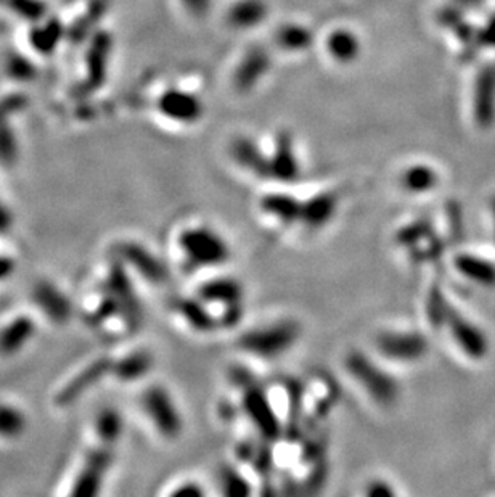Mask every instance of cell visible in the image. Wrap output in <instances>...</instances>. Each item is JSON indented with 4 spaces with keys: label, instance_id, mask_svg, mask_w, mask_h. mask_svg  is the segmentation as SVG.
<instances>
[{
    "label": "cell",
    "instance_id": "6da1fadb",
    "mask_svg": "<svg viewBox=\"0 0 495 497\" xmlns=\"http://www.w3.org/2000/svg\"><path fill=\"white\" fill-rule=\"evenodd\" d=\"M174 249L187 272L219 269L232 258L226 237L207 222L184 224L174 235Z\"/></svg>",
    "mask_w": 495,
    "mask_h": 497
},
{
    "label": "cell",
    "instance_id": "7a4b0ae2",
    "mask_svg": "<svg viewBox=\"0 0 495 497\" xmlns=\"http://www.w3.org/2000/svg\"><path fill=\"white\" fill-rule=\"evenodd\" d=\"M344 372L371 404L391 409L399 402L400 385L379 362V358L360 350H351L344 358Z\"/></svg>",
    "mask_w": 495,
    "mask_h": 497
},
{
    "label": "cell",
    "instance_id": "3957f363",
    "mask_svg": "<svg viewBox=\"0 0 495 497\" xmlns=\"http://www.w3.org/2000/svg\"><path fill=\"white\" fill-rule=\"evenodd\" d=\"M301 335L303 327L296 319H277L241 333L238 348L248 358L272 362L287 356L298 345Z\"/></svg>",
    "mask_w": 495,
    "mask_h": 497
},
{
    "label": "cell",
    "instance_id": "277c9868",
    "mask_svg": "<svg viewBox=\"0 0 495 497\" xmlns=\"http://www.w3.org/2000/svg\"><path fill=\"white\" fill-rule=\"evenodd\" d=\"M211 312L217 330L234 329L245 316V289L235 277H213L195 293Z\"/></svg>",
    "mask_w": 495,
    "mask_h": 497
},
{
    "label": "cell",
    "instance_id": "5b68a950",
    "mask_svg": "<svg viewBox=\"0 0 495 497\" xmlns=\"http://www.w3.org/2000/svg\"><path fill=\"white\" fill-rule=\"evenodd\" d=\"M377 358L392 366H415L427 360L429 340L425 331L409 327H392L375 335Z\"/></svg>",
    "mask_w": 495,
    "mask_h": 497
},
{
    "label": "cell",
    "instance_id": "8992f818",
    "mask_svg": "<svg viewBox=\"0 0 495 497\" xmlns=\"http://www.w3.org/2000/svg\"><path fill=\"white\" fill-rule=\"evenodd\" d=\"M140 411L155 435L163 441H177L184 433V417L171 391L163 385L145 388Z\"/></svg>",
    "mask_w": 495,
    "mask_h": 497
},
{
    "label": "cell",
    "instance_id": "52a82bcc",
    "mask_svg": "<svg viewBox=\"0 0 495 497\" xmlns=\"http://www.w3.org/2000/svg\"><path fill=\"white\" fill-rule=\"evenodd\" d=\"M394 242L398 248L406 255L409 263H433L446 248V238L438 232L433 221L413 219L400 226L394 234Z\"/></svg>",
    "mask_w": 495,
    "mask_h": 497
},
{
    "label": "cell",
    "instance_id": "ba28073f",
    "mask_svg": "<svg viewBox=\"0 0 495 497\" xmlns=\"http://www.w3.org/2000/svg\"><path fill=\"white\" fill-rule=\"evenodd\" d=\"M341 390L330 373L317 370L303 380L301 396V421L306 427H317L337 409Z\"/></svg>",
    "mask_w": 495,
    "mask_h": 497
},
{
    "label": "cell",
    "instance_id": "9c48e42d",
    "mask_svg": "<svg viewBox=\"0 0 495 497\" xmlns=\"http://www.w3.org/2000/svg\"><path fill=\"white\" fill-rule=\"evenodd\" d=\"M440 331H446L455 350L471 362H482L490 352V343L486 331L482 330V327L476 324L475 320L459 311L454 304L450 306Z\"/></svg>",
    "mask_w": 495,
    "mask_h": 497
},
{
    "label": "cell",
    "instance_id": "30bf717a",
    "mask_svg": "<svg viewBox=\"0 0 495 497\" xmlns=\"http://www.w3.org/2000/svg\"><path fill=\"white\" fill-rule=\"evenodd\" d=\"M113 462V448L96 444L83 457V462L77 467L71 478L69 496L89 497L100 494L104 488L105 478L108 475Z\"/></svg>",
    "mask_w": 495,
    "mask_h": 497
},
{
    "label": "cell",
    "instance_id": "8fae6325",
    "mask_svg": "<svg viewBox=\"0 0 495 497\" xmlns=\"http://www.w3.org/2000/svg\"><path fill=\"white\" fill-rule=\"evenodd\" d=\"M241 394H243L241 411L248 421L253 423L258 435H261L262 440L268 441H274L282 435V423L277 419L264 387H258L255 381L249 380L241 390Z\"/></svg>",
    "mask_w": 495,
    "mask_h": 497
},
{
    "label": "cell",
    "instance_id": "7c38bea8",
    "mask_svg": "<svg viewBox=\"0 0 495 497\" xmlns=\"http://www.w3.org/2000/svg\"><path fill=\"white\" fill-rule=\"evenodd\" d=\"M117 259L126 266V269L132 270L134 276L140 280L161 287L169 280V270L166 264L146 248L142 243L124 242L117 247Z\"/></svg>",
    "mask_w": 495,
    "mask_h": 497
},
{
    "label": "cell",
    "instance_id": "4fadbf2b",
    "mask_svg": "<svg viewBox=\"0 0 495 497\" xmlns=\"http://www.w3.org/2000/svg\"><path fill=\"white\" fill-rule=\"evenodd\" d=\"M264 390L283 430H293L296 421H301L303 380L283 377L270 381Z\"/></svg>",
    "mask_w": 495,
    "mask_h": 497
},
{
    "label": "cell",
    "instance_id": "5bb4252c",
    "mask_svg": "<svg viewBox=\"0 0 495 497\" xmlns=\"http://www.w3.org/2000/svg\"><path fill=\"white\" fill-rule=\"evenodd\" d=\"M301 203V198L288 192H270L258 201V213L270 228L287 232L299 228Z\"/></svg>",
    "mask_w": 495,
    "mask_h": 497
},
{
    "label": "cell",
    "instance_id": "9a60e30c",
    "mask_svg": "<svg viewBox=\"0 0 495 497\" xmlns=\"http://www.w3.org/2000/svg\"><path fill=\"white\" fill-rule=\"evenodd\" d=\"M37 324L33 314L15 312L0 322V356L20 354L35 340Z\"/></svg>",
    "mask_w": 495,
    "mask_h": 497
},
{
    "label": "cell",
    "instance_id": "2e32d148",
    "mask_svg": "<svg viewBox=\"0 0 495 497\" xmlns=\"http://www.w3.org/2000/svg\"><path fill=\"white\" fill-rule=\"evenodd\" d=\"M31 299L35 303V309L52 324H66L68 320H71L75 311L71 299L56 285L47 280L35 283L31 293Z\"/></svg>",
    "mask_w": 495,
    "mask_h": 497
},
{
    "label": "cell",
    "instance_id": "e0dca14e",
    "mask_svg": "<svg viewBox=\"0 0 495 497\" xmlns=\"http://www.w3.org/2000/svg\"><path fill=\"white\" fill-rule=\"evenodd\" d=\"M339 211V198L333 192L312 195L301 203L299 228L308 234H317L328 228Z\"/></svg>",
    "mask_w": 495,
    "mask_h": 497
},
{
    "label": "cell",
    "instance_id": "ac0fdd59",
    "mask_svg": "<svg viewBox=\"0 0 495 497\" xmlns=\"http://www.w3.org/2000/svg\"><path fill=\"white\" fill-rule=\"evenodd\" d=\"M111 370V358H96L90 360L89 364L75 373L69 379L66 385H63L58 393H56V404L58 406H66L75 401L79 400L90 387L96 385L98 381L108 377Z\"/></svg>",
    "mask_w": 495,
    "mask_h": 497
},
{
    "label": "cell",
    "instance_id": "d6986e66",
    "mask_svg": "<svg viewBox=\"0 0 495 497\" xmlns=\"http://www.w3.org/2000/svg\"><path fill=\"white\" fill-rule=\"evenodd\" d=\"M452 269L476 287L495 289V261L473 251H460L452 258Z\"/></svg>",
    "mask_w": 495,
    "mask_h": 497
},
{
    "label": "cell",
    "instance_id": "ffe728a7",
    "mask_svg": "<svg viewBox=\"0 0 495 497\" xmlns=\"http://www.w3.org/2000/svg\"><path fill=\"white\" fill-rule=\"evenodd\" d=\"M172 309L179 324L186 327V330L197 335H207L217 330L211 312L207 311V306L197 295L179 298Z\"/></svg>",
    "mask_w": 495,
    "mask_h": 497
},
{
    "label": "cell",
    "instance_id": "44dd1931",
    "mask_svg": "<svg viewBox=\"0 0 495 497\" xmlns=\"http://www.w3.org/2000/svg\"><path fill=\"white\" fill-rule=\"evenodd\" d=\"M153 356L146 350H131L124 352L121 358L111 360L110 377L119 383H134L142 380L152 372Z\"/></svg>",
    "mask_w": 495,
    "mask_h": 497
},
{
    "label": "cell",
    "instance_id": "7402d4cb",
    "mask_svg": "<svg viewBox=\"0 0 495 497\" xmlns=\"http://www.w3.org/2000/svg\"><path fill=\"white\" fill-rule=\"evenodd\" d=\"M92 433L96 436V444L115 448L124 433L123 415L113 408L100 411L94 419Z\"/></svg>",
    "mask_w": 495,
    "mask_h": 497
},
{
    "label": "cell",
    "instance_id": "603a6c76",
    "mask_svg": "<svg viewBox=\"0 0 495 497\" xmlns=\"http://www.w3.org/2000/svg\"><path fill=\"white\" fill-rule=\"evenodd\" d=\"M439 182V174L436 173L431 166H412L400 176L402 190L415 197L431 194L438 188Z\"/></svg>",
    "mask_w": 495,
    "mask_h": 497
},
{
    "label": "cell",
    "instance_id": "cb8c5ba5",
    "mask_svg": "<svg viewBox=\"0 0 495 497\" xmlns=\"http://www.w3.org/2000/svg\"><path fill=\"white\" fill-rule=\"evenodd\" d=\"M28 429V417L15 402L0 401V441H16Z\"/></svg>",
    "mask_w": 495,
    "mask_h": 497
},
{
    "label": "cell",
    "instance_id": "d4e9b609",
    "mask_svg": "<svg viewBox=\"0 0 495 497\" xmlns=\"http://www.w3.org/2000/svg\"><path fill=\"white\" fill-rule=\"evenodd\" d=\"M220 488L226 496H248L253 494V482L247 472L237 467H224L220 470Z\"/></svg>",
    "mask_w": 495,
    "mask_h": 497
},
{
    "label": "cell",
    "instance_id": "484cf974",
    "mask_svg": "<svg viewBox=\"0 0 495 497\" xmlns=\"http://www.w3.org/2000/svg\"><path fill=\"white\" fill-rule=\"evenodd\" d=\"M166 494L171 497H203L207 494V491L203 490V486L198 482L182 480L179 483L174 484Z\"/></svg>",
    "mask_w": 495,
    "mask_h": 497
},
{
    "label": "cell",
    "instance_id": "4316f807",
    "mask_svg": "<svg viewBox=\"0 0 495 497\" xmlns=\"http://www.w3.org/2000/svg\"><path fill=\"white\" fill-rule=\"evenodd\" d=\"M364 494L367 497H394L398 491L394 490V486L388 480L375 478L365 484Z\"/></svg>",
    "mask_w": 495,
    "mask_h": 497
},
{
    "label": "cell",
    "instance_id": "83f0119b",
    "mask_svg": "<svg viewBox=\"0 0 495 497\" xmlns=\"http://www.w3.org/2000/svg\"><path fill=\"white\" fill-rule=\"evenodd\" d=\"M15 269H16V263L14 258L5 253H0V283L7 282L8 279L14 276Z\"/></svg>",
    "mask_w": 495,
    "mask_h": 497
},
{
    "label": "cell",
    "instance_id": "f1b7e54d",
    "mask_svg": "<svg viewBox=\"0 0 495 497\" xmlns=\"http://www.w3.org/2000/svg\"><path fill=\"white\" fill-rule=\"evenodd\" d=\"M490 215H492V226H494L495 235V200H492V203H490Z\"/></svg>",
    "mask_w": 495,
    "mask_h": 497
}]
</instances>
